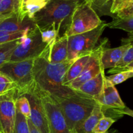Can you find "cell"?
<instances>
[{
    "mask_svg": "<svg viewBox=\"0 0 133 133\" xmlns=\"http://www.w3.org/2000/svg\"><path fill=\"white\" fill-rule=\"evenodd\" d=\"M49 46L35 59L33 76L36 84L55 99H62L74 94L76 91L63 85L66 72L75 60H67L62 63L51 64L48 61Z\"/></svg>",
    "mask_w": 133,
    "mask_h": 133,
    "instance_id": "6da1fadb",
    "label": "cell"
},
{
    "mask_svg": "<svg viewBox=\"0 0 133 133\" xmlns=\"http://www.w3.org/2000/svg\"><path fill=\"white\" fill-rule=\"evenodd\" d=\"M78 2L68 0H49L46 5L34 15L32 19L39 29L55 24L60 32L68 28L71 16Z\"/></svg>",
    "mask_w": 133,
    "mask_h": 133,
    "instance_id": "7a4b0ae2",
    "label": "cell"
},
{
    "mask_svg": "<svg viewBox=\"0 0 133 133\" xmlns=\"http://www.w3.org/2000/svg\"><path fill=\"white\" fill-rule=\"evenodd\" d=\"M55 99L71 133L88 118L97 103L92 97L78 91L68 97Z\"/></svg>",
    "mask_w": 133,
    "mask_h": 133,
    "instance_id": "3957f363",
    "label": "cell"
},
{
    "mask_svg": "<svg viewBox=\"0 0 133 133\" xmlns=\"http://www.w3.org/2000/svg\"><path fill=\"white\" fill-rule=\"evenodd\" d=\"M35 59L9 61L0 68V71L10 78L16 85L17 97L25 95L35 85L32 72Z\"/></svg>",
    "mask_w": 133,
    "mask_h": 133,
    "instance_id": "277c9868",
    "label": "cell"
},
{
    "mask_svg": "<svg viewBox=\"0 0 133 133\" xmlns=\"http://www.w3.org/2000/svg\"><path fill=\"white\" fill-rule=\"evenodd\" d=\"M106 27H107V23L102 22L94 29L68 36V60H76L83 56L90 55L97 46V43Z\"/></svg>",
    "mask_w": 133,
    "mask_h": 133,
    "instance_id": "5b68a950",
    "label": "cell"
},
{
    "mask_svg": "<svg viewBox=\"0 0 133 133\" xmlns=\"http://www.w3.org/2000/svg\"><path fill=\"white\" fill-rule=\"evenodd\" d=\"M102 22L92 6L90 1H86L75 7L70 25L64 35L71 36L88 32L98 27Z\"/></svg>",
    "mask_w": 133,
    "mask_h": 133,
    "instance_id": "8992f818",
    "label": "cell"
},
{
    "mask_svg": "<svg viewBox=\"0 0 133 133\" xmlns=\"http://www.w3.org/2000/svg\"><path fill=\"white\" fill-rule=\"evenodd\" d=\"M49 46L43 42L40 30L36 26L21 39L12 53L10 61H21L40 57Z\"/></svg>",
    "mask_w": 133,
    "mask_h": 133,
    "instance_id": "52a82bcc",
    "label": "cell"
},
{
    "mask_svg": "<svg viewBox=\"0 0 133 133\" xmlns=\"http://www.w3.org/2000/svg\"><path fill=\"white\" fill-rule=\"evenodd\" d=\"M36 88L45 110L49 133H71L55 98L36 84Z\"/></svg>",
    "mask_w": 133,
    "mask_h": 133,
    "instance_id": "ba28073f",
    "label": "cell"
},
{
    "mask_svg": "<svg viewBox=\"0 0 133 133\" xmlns=\"http://www.w3.org/2000/svg\"><path fill=\"white\" fill-rule=\"evenodd\" d=\"M108 39L104 38L101 42L91 53L88 62L79 77L71 82L68 87L74 90H77L83 84L96 77L102 71H105L101 62V54L106 48Z\"/></svg>",
    "mask_w": 133,
    "mask_h": 133,
    "instance_id": "9c48e42d",
    "label": "cell"
},
{
    "mask_svg": "<svg viewBox=\"0 0 133 133\" xmlns=\"http://www.w3.org/2000/svg\"><path fill=\"white\" fill-rule=\"evenodd\" d=\"M16 98V89L0 96V125L3 133H14Z\"/></svg>",
    "mask_w": 133,
    "mask_h": 133,
    "instance_id": "30bf717a",
    "label": "cell"
},
{
    "mask_svg": "<svg viewBox=\"0 0 133 133\" xmlns=\"http://www.w3.org/2000/svg\"><path fill=\"white\" fill-rule=\"evenodd\" d=\"M24 96L27 97L31 105V117L29 120L40 133H49L46 114L36 90V84Z\"/></svg>",
    "mask_w": 133,
    "mask_h": 133,
    "instance_id": "8fae6325",
    "label": "cell"
},
{
    "mask_svg": "<svg viewBox=\"0 0 133 133\" xmlns=\"http://www.w3.org/2000/svg\"><path fill=\"white\" fill-rule=\"evenodd\" d=\"M97 103L101 105L104 114L110 110L119 118L122 117L117 113V110H121L125 107L124 103L121 99L119 93L114 86H112L105 82L102 92L94 99Z\"/></svg>",
    "mask_w": 133,
    "mask_h": 133,
    "instance_id": "7c38bea8",
    "label": "cell"
},
{
    "mask_svg": "<svg viewBox=\"0 0 133 133\" xmlns=\"http://www.w3.org/2000/svg\"><path fill=\"white\" fill-rule=\"evenodd\" d=\"M36 27L33 19L28 16L23 17L19 12L6 18L0 23V31L21 32Z\"/></svg>",
    "mask_w": 133,
    "mask_h": 133,
    "instance_id": "4fadbf2b",
    "label": "cell"
},
{
    "mask_svg": "<svg viewBox=\"0 0 133 133\" xmlns=\"http://www.w3.org/2000/svg\"><path fill=\"white\" fill-rule=\"evenodd\" d=\"M122 45L115 48H105L101 54V62L104 70L114 68L122 60L130 44L122 42Z\"/></svg>",
    "mask_w": 133,
    "mask_h": 133,
    "instance_id": "5bb4252c",
    "label": "cell"
},
{
    "mask_svg": "<svg viewBox=\"0 0 133 133\" xmlns=\"http://www.w3.org/2000/svg\"><path fill=\"white\" fill-rule=\"evenodd\" d=\"M68 36L64 35L49 45L48 61L51 64L62 63L68 60Z\"/></svg>",
    "mask_w": 133,
    "mask_h": 133,
    "instance_id": "9a60e30c",
    "label": "cell"
},
{
    "mask_svg": "<svg viewBox=\"0 0 133 133\" xmlns=\"http://www.w3.org/2000/svg\"><path fill=\"white\" fill-rule=\"evenodd\" d=\"M105 82V71H102L96 77L82 84L76 91L95 99L102 92Z\"/></svg>",
    "mask_w": 133,
    "mask_h": 133,
    "instance_id": "2e32d148",
    "label": "cell"
},
{
    "mask_svg": "<svg viewBox=\"0 0 133 133\" xmlns=\"http://www.w3.org/2000/svg\"><path fill=\"white\" fill-rule=\"evenodd\" d=\"M104 116L105 114L102 107L98 103H96L91 114L73 131L72 133H93L94 129L97 123Z\"/></svg>",
    "mask_w": 133,
    "mask_h": 133,
    "instance_id": "e0dca14e",
    "label": "cell"
},
{
    "mask_svg": "<svg viewBox=\"0 0 133 133\" xmlns=\"http://www.w3.org/2000/svg\"><path fill=\"white\" fill-rule=\"evenodd\" d=\"M90 55L83 56L75 60L66 72L63 81L64 86H68L78 77L84 70Z\"/></svg>",
    "mask_w": 133,
    "mask_h": 133,
    "instance_id": "ac0fdd59",
    "label": "cell"
},
{
    "mask_svg": "<svg viewBox=\"0 0 133 133\" xmlns=\"http://www.w3.org/2000/svg\"><path fill=\"white\" fill-rule=\"evenodd\" d=\"M122 42H129L130 44V45L127 49V51L123 55V57H122V60L119 61L117 66L114 68H111L109 70V74H116L118 70H119L121 68H123L133 61V35L129 34L128 37L122 38Z\"/></svg>",
    "mask_w": 133,
    "mask_h": 133,
    "instance_id": "d6986e66",
    "label": "cell"
},
{
    "mask_svg": "<svg viewBox=\"0 0 133 133\" xmlns=\"http://www.w3.org/2000/svg\"><path fill=\"white\" fill-rule=\"evenodd\" d=\"M20 7V0H1L0 2V16H12L19 12Z\"/></svg>",
    "mask_w": 133,
    "mask_h": 133,
    "instance_id": "ffe728a7",
    "label": "cell"
},
{
    "mask_svg": "<svg viewBox=\"0 0 133 133\" xmlns=\"http://www.w3.org/2000/svg\"><path fill=\"white\" fill-rule=\"evenodd\" d=\"M107 27L111 29H117L129 32L133 35V16L124 18L114 17L113 20L110 23H107Z\"/></svg>",
    "mask_w": 133,
    "mask_h": 133,
    "instance_id": "44dd1931",
    "label": "cell"
},
{
    "mask_svg": "<svg viewBox=\"0 0 133 133\" xmlns=\"http://www.w3.org/2000/svg\"><path fill=\"white\" fill-rule=\"evenodd\" d=\"M22 38L0 44V68L5 63L10 61L13 51L19 44Z\"/></svg>",
    "mask_w": 133,
    "mask_h": 133,
    "instance_id": "7402d4cb",
    "label": "cell"
},
{
    "mask_svg": "<svg viewBox=\"0 0 133 133\" xmlns=\"http://www.w3.org/2000/svg\"><path fill=\"white\" fill-rule=\"evenodd\" d=\"M39 30L43 42L48 44V45L53 44L58 38L61 37L59 31L55 24L51 25L49 27L44 29Z\"/></svg>",
    "mask_w": 133,
    "mask_h": 133,
    "instance_id": "603a6c76",
    "label": "cell"
},
{
    "mask_svg": "<svg viewBox=\"0 0 133 133\" xmlns=\"http://www.w3.org/2000/svg\"><path fill=\"white\" fill-rule=\"evenodd\" d=\"M16 110L22 115L29 119L31 117V105L29 101L25 96H19L16 99Z\"/></svg>",
    "mask_w": 133,
    "mask_h": 133,
    "instance_id": "cb8c5ba5",
    "label": "cell"
},
{
    "mask_svg": "<svg viewBox=\"0 0 133 133\" xmlns=\"http://www.w3.org/2000/svg\"><path fill=\"white\" fill-rule=\"evenodd\" d=\"M131 77H133V72L131 71H123L106 77V81L108 84L115 87Z\"/></svg>",
    "mask_w": 133,
    "mask_h": 133,
    "instance_id": "d4e9b609",
    "label": "cell"
},
{
    "mask_svg": "<svg viewBox=\"0 0 133 133\" xmlns=\"http://www.w3.org/2000/svg\"><path fill=\"white\" fill-rule=\"evenodd\" d=\"M116 119L110 117L103 116L95 127L93 133H109V129L112 125L116 122Z\"/></svg>",
    "mask_w": 133,
    "mask_h": 133,
    "instance_id": "484cf974",
    "label": "cell"
},
{
    "mask_svg": "<svg viewBox=\"0 0 133 133\" xmlns=\"http://www.w3.org/2000/svg\"><path fill=\"white\" fill-rule=\"evenodd\" d=\"M14 133H31L29 128L27 119L17 110Z\"/></svg>",
    "mask_w": 133,
    "mask_h": 133,
    "instance_id": "4316f807",
    "label": "cell"
},
{
    "mask_svg": "<svg viewBox=\"0 0 133 133\" xmlns=\"http://www.w3.org/2000/svg\"><path fill=\"white\" fill-rule=\"evenodd\" d=\"M16 89V85L10 78L0 71V96Z\"/></svg>",
    "mask_w": 133,
    "mask_h": 133,
    "instance_id": "83f0119b",
    "label": "cell"
},
{
    "mask_svg": "<svg viewBox=\"0 0 133 133\" xmlns=\"http://www.w3.org/2000/svg\"><path fill=\"white\" fill-rule=\"evenodd\" d=\"M116 14V17L119 18L133 16V2L130 4L127 7L117 12Z\"/></svg>",
    "mask_w": 133,
    "mask_h": 133,
    "instance_id": "f1b7e54d",
    "label": "cell"
},
{
    "mask_svg": "<svg viewBox=\"0 0 133 133\" xmlns=\"http://www.w3.org/2000/svg\"><path fill=\"white\" fill-rule=\"evenodd\" d=\"M90 1L94 10L97 9L100 12H102L105 6L110 2V0H90Z\"/></svg>",
    "mask_w": 133,
    "mask_h": 133,
    "instance_id": "f546056e",
    "label": "cell"
},
{
    "mask_svg": "<svg viewBox=\"0 0 133 133\" xmlns=\"http://www.w3.org/2000/svg\"><path fill=\"white\" fill-rule=\"evenodd\" d=\"M110 1L112 2L111 5H110V12L111 14H116L122 0H110Z\"/></svg>",
    "mask_w": 133,
    "mask_h": 133,
    "instance_id": "4dcf8cb0",
    "label": "cell"
},
{
    "mask_svg": "<svg viewBox=\"0 0 133 133\" xmlns=\"http://www.w3.org/2000/svg\"><path fill=\"white\" fill-rule=\"evenodd\" d=\"M117 112L122 116L124 114H126V115L130 116L133 118V110L130 109L129 108L127 107H125L124 109H121V110H117Z\"/></svg>",
    "mask_w": 133,
    "mask_h": 133,
    "instance_id": "1f68e13d",
    "label": "cell"
},
{
    "mask_svg": "<svg viewBox=\"0 0 133 133\" xmlns=\"http://www.w3.org/2000/svg\"><path fill=\"white\" fill-rule=\"evenodd\" d=\"M132 2H133V0H122L119 6H118L117 12H118L119 10H122V9H125V8L127 7V6H128L130 4L132 3Z\"/></svg>",
    "mask_w": 133,
    "mask_h": 133,
    "instance_id": "d6a6232c",
    "label": "cell"
},
{
    "mask_svg": "<svg viewBox=\"0 0 133 133\" xmlns=\"http://www.w3.org/2000/svg\"><path fill=\"white\" fill-rule=\"evenodd\" d=\"M27 122H28L29 125V131L31 133H40L37 130V129L33 125L32 123H31V121L29 120V119H27Z\"/></svg>",
    "mask_w": 133,
    "mask_h": 133,
    "instance_id": "836d02e7",
    "label": "cell"
},
{
    "mask_svg": "<svg viewBox=\"0 0 133 133\" xmlns=\"http://www.w3.org/2000/svg\"><path fill=\"white\" fill-rule=\"evenodd\" d=\"M132 69H133V61H132L130 64H129L128 65L125 66L124 68H123L119 69V70H118V71H116V73L121 72V71H129V70H132Z\"/></svg>",
    "mask_w": 133,
    "mask_h": 133,
    "instance_id": "e575fe53",
    "label": "cell"
},
{
    "mask_svg": "<svg viewBox=\"0 0 133 133\" xmlns=\"http://www.w3.org/2000/svg\"><path fill=\"white\" fill-rule=\"evenodd\" d=\"M68 1H77L79 3H82L86 1H90V0H68Z\"/></svg>",
    "mask_w": 133,
    "mask_h": 133,
    "instance_id": "d590c367",
    "label": "cell"
},
{
    "mask_svg": "<svg viewBox=\"0 0 133 133\" xmlns=\"http://www.w3.org/2000/svg\"><path fill=\"white\" fill-rule=\"evenodd\" d=\"M9 18V17H6V16H0V23H1V22H2L3 20H4L5 19H6V18Z\"/></svg>",
    "mask_w": 133,
    "mask_h": 133,
    "instance_id": "8d00e7d4",
    "label": "cell"
},
{
    "mask_svg": "<svg viewBox=\"0 0 133 133\" xmlns=\"http://www.w3.org/2000/svg\"><path fill=\"white\" fill-rule=\"evenodd\" d=\"M109 133H120L118 132V131H112L111 132H109Z\"/></svg>",
    "mask_w": 133,
    "mask_h": 133,
    "instance_id": "74e56055",
    "label": "cell"
},
{
    "mask_svg": "<svg viewBox=\"0 0 133 133\" xmlns=\"http://www.w3.org/2000/svg\"><path fill=\"white\" fill-rule=\"evenodd\" d=\"M0 133H3L2 131H1V125H0Z\"/></svg>",
    "mask_w": 133,
    "mask_h": 133,
    "instance_id": "f35d334b",
    "label": "cell"
},
{
    "mask_svg": "<svg viewBox=\"0 0 133 133\" xmlns=\"http://www.w3.org/2000/svg\"><path fill=\"white\" fill-rule=\"evenodd\" d=\"M129 71H132V72H133V69H132V70H129Z\"/></svg>",
    "mask_w": 133,
    "mask_h": 133,
    "instance_id": "ab89813d",
    "label": "cell"
},
{
    "mask_svg": "<svg viewBox=\"0 0 133 133\" xmlns=\"http://www.w3.org/2000/svg\"><path fill=\"white\" fill-rule=\"evenodd\" d=\"M1 0H0V2H1Z\"/></svg>",
    "mask_w": 133,
    "mask_h": 133,
    "instance_id": "60d3db41",
    "label": "cell"
}]
</instances>
